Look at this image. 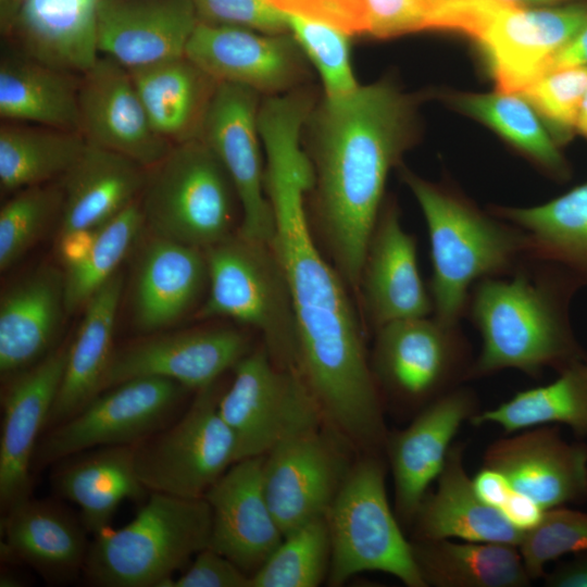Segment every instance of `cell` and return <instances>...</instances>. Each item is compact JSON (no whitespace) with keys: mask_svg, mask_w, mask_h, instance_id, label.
I'll list each match as a JSON object with an SVG mask.
<instances>
[{"mask_svg":"<svg viewBox=\"0 0 587 587\" xmlns=\"http://www.w3.org/2000/svg\"><path fill=\"white\" fill-rule=\"evenodd\" d=\"M301 133V122L290 115L271 117L260 128L265 192L275 222L272 245L297 323V373L324 423L357 452L377 453L388 435L384 400L342 277L325 260L310 229L304 201L313 171Z\"/></svg>","mask_w":587,"mask_h":587,"instance_id":"cell-1","label":"cell"},{"mask_svg":"<svg viewBox=\"0 0 587 587\" xmlns=\"http://www.w3.org/2000/svg\"><path fill=\"white\" fill-rule=\"evenodd\" d=\"M413 101L387 82L324 98L307 120L316 227L334 266L360 290L390 170L412 142Z\"/></svg>","mask_w":587,"mask_h":587,"instance_id":"cell-2","label":"cell"},{"mask_svg":"<svg viewBox=\"0 0 587 587\" xmlns=\"http://www.w3.org/2000/svg\"><path fill=\"white\" fill-rule=\"evenodd\" d=\"M580 282L565 268L528 258L512 274L485 278L471 289L466 315L482 338L470 380L503 370L538 378L587 358L570 320Z\"/></svg>","mask_w":587,"mask_h":587,"instance_id":"cell-3","label":"cell"},{"mask_svg":"<svg viewBox=\"0 0 587 587\" xmlns=\"http://www.w3.org/2000/svg\"><path fill=\"white\" fill-rule=\"evenodd\" d=\"M402 178L426 222L432 260L429 294L434 316L459 324L472 287L512 274L528 254L525 233L479 210L458 191L402 170Z\"/></svg>","mask_w":587,"mask_h":587,"instance_id":"cell-4","label":"cell"},{"mask_svg":"<svg viewBox=\"0 0 587 587\" xmlns=\"http://www.w3.org/2000/svg\"><path fill=\"white\" fill-rule=\"evenodd\" d=\"M211 525L204 498L150 492L128 524L93 536L83 575L100 587H165L209 547Z\"/></svg>","mask_w":587,"mask_h":587,"instance_id":"cell-5","label":"cell"},{"mask_svg":"<svg viewBox=\"0 0 587 587\" xmlns=\"http://www.w3.org/2000/svg\"><path fill=\"white\" fill-rule=\"evenodd\" d=\"M203 251L209 290L195 317H230L254 327L262 334L272 360L297 373L298 333L294 304L272 242L247 237L237 230Z\"/></svg>","mask_w":587,"mask_h":587,"instance_id":"cell-6","label":"cell"},{"mask_svg":"<svg viewBox=\"0 0 587 587\" xmlns=\"http://www.w3.org/2000/svg\"><path fill=\"white\" fill-rule=\"evenodd\" d=\"M329 586L363 572H383L408 587H426L386 491V465L379 453L354 460L329 505Z\"/></svg>","mask_w":587,"mask_h":587,"instance_id":"cell-7","label":"cell"},{"mask_svg":"<svg viewBox=\"0 0 587 587\" xmlns=\"http://www.w3.org/2000/svg\"><path fill=\"white\" fill-rule=\"evenodd\" d=\"M139 200L153 236L204 250L235 233L236 189L200 138L173 145L147 168Z\"/></svg>","mask_w":587,"mask_h":587,"instance_id":"cell-8","label":"cell"},{"mask_svg":"<svg viewBox=\"0 0 587 587\" xmlns=\"http://www.w3.org/2000/svg\"><path fill=\"white\" fill-rule=\"evenodd\" d=\"M474 359L460 323L421 316L377 328L371 366L384 403L415 415L469 382Z\"/></svg>","mask_w":587,"mask_h":587,"instance_id":"cell-9","label":"cell"},{"mask_svg":"<svg viewBox=\"0 0 587 587\" xmlns=\"http://www.w3.org/2000/svg\"><path fill=\"white\" fill-rule=\"evenodd\" d=\"M215 383L197 390L168 426L135 445L138 479L149 492L203 498L237 462L236 440L218 412Z\"/></svg>","mask_w":587,"mask_h":587,"instance_id":"cell-10","label":"cell"},{"mask_svg":"<svg viewBox=\"0 0 587 587\" xmlns=\"http://www.w3.org/2000/svg\"><path fill=\"white\" fill-rule=\"evenodd\" d=\"M187 390L174 380L146 376L100 392L74 416L41 435L32 471L92 448L138 444L180 415L178 408Z\"/></svg>","mask_w":587,"mask_h":587,"instance_id":"cell-11","label":"cell"},{"mask_svg":"<svg viewBox=\"0 0 587 587\" xmlns=\"http://www.w3.org/2000/svg\"><path fill=\"white\" fill-rule=\"evenodd\" d=\"M218 412L235 437L237 461L265 455L285 439L324 423L301 377L277 365L265 347L234 366Z\"/></svg>","mask_w":587,"mask_h":587,"instance_id":"cell-12","label":"cell"},{"mask_svg":"<svg viewBox=\"0 0 587 587\" xmlns=\"http://www.w3.org/2000/svg\"><path fill=\"white\" fill-rule=\"evenodd\" d=\"M353 451L323 423L285 439L265 454L264 491L284 535L325 516L354 462Z\"/></svg>","mask_w":587,"mask_h":587,"instance_id":"cell-13","label":"cell"},{"mask_svg":"<svg viewBox=\"0 0 587 587\" xmlns=\"http://www.w3.org/2000/svg\"><path fill=\"white\" fill-rule=\"evenodd\" d=\"M255 90L218 83L209 103L200 136L227 171L242 210L238 232L272 242L274 214L265 192L258 127Z\"/></svg>","mask_w":587,"mask_h":587,"instance_id":"cell-14","label":"cell"},{"mask_svg":"<svg viewBox=\"0 0 587 587\" xmlns=\"http://www.w3.org/2000/svg\"><path fill=\"white\" fill-rule=\"evenodd\" d=\"M587 25V4L551 8L503 5L475 41L497 90L521 95L545 74L551 58Z\"/></svg>","mask_w":587,"mask_h":587,"instance_id":"cell-15","label":"cell"},{"mask_svg":"<svg viewBox=\"0 0 587 587\" xmlns=\"http://www.w3.org/2000/svg\"><path fill=\"white\" fill-rule=\"evenodd\" d=\"M185 55L217 83L271 96L292 91L307 73L304 54L290 33L264 34L199 21Z\"/></svg>","mask_w":587,"mask_h":587,"instance_id":"cell-16","label":"cell"},{"mask_svg":"<svg viewBox=\"0 0 587 587\" xmlns=\"http://www.w3.org/2000/svg\"><path fill=\"white\" fill-rule=\"evenodd\" d=\"M478 412L476 392L462 385L419 411L407 427L388 432L384 452L401 525H412L429 486L444 469L455 435Z\"/></svg>","mask_w":587,"mask_h":587,"instance_id":"cell-17","label":"cell"},{"mask_svg":"<svg viewBox=\"0 0 587 587\" xmlns=\"http://www.w3.org/2000/svg\"><path fill=\"white\" fill-rule=\"evenodd\" d=\"M250 352L237 329L217 327L162 334L114 350L100 392L136 377H162L199 390ZM99 392V394H100Z\"/></svg>","mask_w":587,"mask_h":587,"instance_id":"cell-18","label":"cell"},{"mask_svg":"<svg viewBox=\"0 0 587 587\" xmlns=\"http://www.w3.org/2000/svg\"><path fill=\"white\" fill-rule=\"evenodd\" d=\"M68 345L10 376L2 395L0 434L1 513L32 497V462L63 378Z\"/></svg>","mask_w":587,"mask_h":587,"instance_id":"cell-19","label":"cell"},{"mask_svg":"<svg viewBox=\"0 0 587 587\" xmlns=\"http://www.w3.org/2000/svg\"><path fill=\"white\" fill-rule=\"evenodd\" d=\"M79 128L87 143L123 154L146 168L172 143L153 129L127 67L101 55L80 75Z\"/></svg>","mask_w":587,"mask_h":587,"instance_id":"cell-20","label":"cell"},{"mask_svg":"<svg viewBox=\"0 0 587 587\" xmlns=\"http://www.w3.org/2000/svg\"><path fill=\"white\" fill-rule=\"evenodd\" d=\"M483 465L545 510L587 498V446L564 440L557 425L507 434L486 448Z\"/></svg>","mask_w":587,"mask_h":587,"instance_id":"cell-21","label":"cell"},{"mask_svg":"<svg viewBox=\"0 0 587 587\" xmlns=\"http://www.w3.org/2000/svg\"><path fill=\"white\" fill-rule=\"evenodd\" d=\"M264 457L235 462L203 497L212 517L209 547L250 576L284 538L264 491Z\"/></svg>","mask_w":587,"mask_h":587,"instance_id":"cell-22","label":"cell"},{"mask_svg":"<svg viewBox=\"0 0 587 587\" xmlns=\"http://www.w3.org/2000/svg\"><path fill=\"white\" fill-rule=\"evenodd\" d=\"M198 23L195 0H100L98 50L128 70L180 58Z\"/></svg>","mask_w":587,"mask_h":587,"instance_id":"cell-23","label":"cell"},{"mask_svg":"<svg viewBox=\"0 0 587 587\" xmlns=\"http://www.w3.org/2000/svg\"><path fill=\"white\" fill-rule=\"evenodd\" d=\"M359 291L374 330L433 312L430 294L419 270L416 240L402 227L395 203L380 209L366 247Z\"/></svg>","mask_w":587,"mask_h":587,"instance_id":"cell-24","label":"cell"},{"mask_svg":"<svg viewBox=\"0 0 587 587\" xmlns=\"http://www.w3.org/2000/svg\"><path fill=\"white\" fill-rule=\"evenodd\" d=\"M87 533L65 507L29 497L2 513L1 558L34 569L49 583L73 582L83 575Z\"/></svg>","mask_w":587,"mask_h":587,"instance_id":"cell-25","label":"cell"},{"mask_svg":"<svg viewBox=\"0 0 587 587\" xmlns=\"http://www.w3.org/2000/svg\"><path fill=\"white\" fill-rule=\"evenodd\" d=\"M208 285L202 249L153 236L139 257L133 285V320L138 330L157 333L193 308Z\"/></svg>","mask_w":587,"mask_h":587,"instance_id":"cell-26","label":"cell"},{"mask_svg":"<svg viewBox=\"0 0 587 587\" xmlns=\"http://www.w3.org/2000/svg\"><path fill=\"white\" fill-rule=\"evenodd\" d=\"M464 444L453 442L434 491L422 500L412 522L415 540L460 539L519 548L524 534L476 494L467 476Z\"/></svg>","mask_w":587,"mask_h":587,"instance_id":"cell-27","label":"cell"},{"mask_svg":"<svg viewBox=\"0 0 587 587\" xmlns=\"http://www.w3.org/2000/svg\"><path fill=\"white\" fill-rule=\"evenodd\" d=\"M64 311V276L51 265L37 267L2 295V376H12L34 365L53 350L50 348Z\"/></svg>","mask_w":587,"mask_h":587,"instance_id":"cell-28","label":"cell"},{"mask_svg":"<svg viewBox=\"0 0 587 587\" xmlns=\"http://www.w3.org/2000/svg\"><path fill=\"white\" fill-rule=\"evenodd\" d=\"M53 490L75 503L79 519L93 536L109 527L121 502L142 501L150 494L138 479L135 445L85 450L53 464Z\"/></svg>","mask_w":587,"mask_h":587,"instance_id":"cell-29","label":"cell"},{"mask_svg":"<svg viewBox=\"0 0 587 587\" xmlns=\"http://www.w3.org/2000/svg\"><path fill=\"white\" fill-rule=\"evenodd\" d=\"M147 168L117 152L87 143L62 177L60 235L97 229L137 200Z\"/></svg>","mask_w":587,"mask_h":587,"instance_id":"cell-30","label":"cell"},{"mask_svg":"<svg viewBox=\"0 0 587 587\" xmlns=\"http://www.w3.org/2000/svg\"><path fill=\"white\" fill-rule=\"evenodd\" d=\"M100 0H24L11 36L20 52L47 65L82 75L100 57Z\"/></svg>","mask_w":587,"mask_h":587,"instance_id":"cell-31","label":"cell"},{"mask_svg":"<svg viewBox=\"0 0 587 587\" xmlns=\"http://www.w3.org/2000/svg\"><path fill=\"white\" fill-rule=\"evenodd\" d=\"M122 290L123 276L117 272L85 305L45 432L74 416L99 395L114 352L113 336Z\"/></svg>","mask_w":587,"mask_h":587,"instance_id":"cell-32","label":"cell"},{"mask_svg":"<svg viewBox=\"0 0 587 587\" xmlns=\"http://www.w3.org/2000/svg\"><path fill=\"white\" fill-rule=\"evenodd\" d=\"M155 133L172 145L199 138L217 82L186 55L129 70Z\"/></svg>","mask_w":587,"mask_h":587,"instance_id":"cell-33","label":"cell"},{"mask_svg":"<svg viewBox=\"0 0 587 587\" xmlns=\"http://www.w3.org/2000/svg\"><path fill=\"white\" fill-rule=\"evenodd\" d=\"M80 75L18 51L0 63V116L7 122L37 124L80 133Z\"/></svg>","mask_w":587,"mask_h":587,"instance_id":"cell-34","label":"cell"},{"mask_svg":"<svg viewBox=\"0 0 587 587\" xmlns=\"http://www.w3.org/2000/svg\"><path fill=\"white\" fill-rule=\"evenodd\" d=\"M489 212L525 233L529 258L557 264L587 286V183L539 205Z\"/></svg>","mask_w":587,"mask_h":587,"instance_id":"cell-35","label":"cell"},{"mask_svg":"<svg viewBox=\"0 0 587 587\" xmlns=\"http://www.w3.org/2000/svg\"><path fill=\"white\" fill-rule=\"evenodd\" d=\"M411 544L426 587H525L532 582L515 546L454 539Z\"/></svg>","mask_w":587,"mask_h":587,"instance_id":"cell-36","label":"cell"},{"mask_svg":"<svg viewBox=\"0 0 587 587\" xmlns=\"http://www.w3.org/2000/svg\"><path fill=\"white\" fill-rule=\"evenodd\" d=\"M471 425L495 424L505 434L540 425H565L587 437V358L559 372L544 386L521 390L499 405L476 413Z\"/></svg>","mask_w":587,"mask_h":587,"instance_id":"cell-37","label":"cell"},{"mask_svg":"<svg viewBox=\"0 0 587 587\" xmlns=\"http://www.w3.org/2000/svg\"><path fill=\"white\" fill-rule=\"evenodd\" d=\"M86 147L77 132L4 121L0 127L1 190L16 192L62 178Z\"/></svg>","mask_w":587,"mask_h":587,"instance_id":"cell-38","label":"cell"},{"mask_svg":"<svg viewBox=\"0 0 587 587\" xmlns=\"http://www.w3.org/2000/svg\"><path fill=\"white\" fill-rule=\"evenodd\" d=\"M451 102L463 113L480 121L558 180L570 176V167L558 142L526 101L516 93H457Z\"/></svg>","mask_w":587,"mask_h":587,"instance_id":"cell-39","label":"cell"},{"mask_svg":"<svg viewBox=\"0 0 587 587\" xmlns=\"http://www.w3.org/2000/svg\"><path fill=\"white\" fill-rule=\"evenodd\" d=\"M139 198L97 228L93 247L80 263L65 267L64 302L66 312L87 304L90 298L114 275L132 249L143 226Z\"/></svg>","mask_w":587,"mask_h":587,"instance_id":"cell-40","label":"cell"},{"mask_svg":"<svg viewBox=\"0 0 587 587\" xmlns=\"http://www.w3.org/2000/svg\"><path fill=\"white\" fill-rule=\"evenodd\" d=\"M329 564L330 540L323 516L284 535L251 575V587H316L327 579Z\"/></svg>","mask_w":587,"mask_h":587,"instance_id":"cell-41","label":"cell"},{"mask_svg":"<svg viewBox=\"0 0 587 587\" xmlns=\"http://www.w3.org/2000/svg\"><path fill=\"white\" fill-rule=\"evenodd\" d=\"M286 16L289 33L320 74L325 97L353 92L360 85L351 64V35L322 22L294 14Z\"/></svg>","mask_w":587,"mask_h":587,"instance_id":"cell-42","label":"cell"},{"mask_svg":"<svg viewBox=\"0 0 587 587\" xmlns=\"http://www.w3.org/2000/svg\"><path fill=\"white\" fill-rule=\"evenodd\" d=\"M62 191L37 185L16 191L0 211V270L5 271L37 241Z\"/></svg>","mask_w":587,"mask_h":587,"instance_id":"cell-43","label":"cell"},{"mask_svg":"<svg viewBox=\"0 0 587 587\" xmlns=\"http://www.w3.org/2000/svg\"><path fill=\"white\" fill-rule=\"evenodd\" d=\"M587 89V66H570L542 74L521 93L536 111L558 145L576 130Z\"/></svg>","mask_w":587,"mask_h":587,"instance_id":"cell-44","label":"cell"},{"mask_svg":"<svg viewBox=\"0 0 587 587\" xmlns=\"http://www.w3.org/2000/svg\"><path fill=\"white\" fill-rule=\"evenodd\" d=\"M519 550L532 579L542 577L547 563L587 552V513L564 507L546 510L541 522L524 534Z\"/></svg>","mask_w":587,"mask_h":587,"instance_id":"cell-45","label":"cell"},{"mask_svg":"<svg viewBox=\"0 0 587 587\" xmlns=\"http://www.w3.org/2000/svg\"><path fill=\"white\" fill-rule=\"evenodd\" d=\"M448 0H365V34L391 38L433 30L434 21Z\"/></svg>","mask_w":587,"mask_h":587,"instance_id":"cell-46","label":"cell"},{"mask_svg":"<svg viewBox=\"0 0 587 587\" xmlns=\"http://www.w3.org/2000/svg\"><path fill=\"white\" fill-rule=\"evenodd\" d=\"M195 4L200 22L273 35L289 33L286 13L267 0H195Z\"/></svg>","mask_w":587,"mask_h":587,"instance_id":"cell-47","label":"cell"},{"mask_svg":"<svg viewBox=\"0 0 587 587\" xmlns=\"http://www.w3.org/2000/svg\"><path fill=\"white\" fill-rule=\"evenodd\" d=\"M286 14L322 22L349 35L365 34V0H267Z\"/></svg>","mask_w":587,"mask_h":587,"instance_id":"cell-48","label":"cell"},{"mask_svg":"<svg viewBox=\"0 0 587 587\" xmlns=\"http://www.w3.org/2000/svg\"><path fill=\"white\" fill-rule=\"evenodd\" d=\"M165 587H251V576L225 555L207 547Z\"/></svg>","mask_w":587,"mask_h":587,"instance_id":"cell-49","label":"cell"},{"mask_svg":"<svg viewBox=\"0 0 587 587\" xmlns=\"http://www.w3.org/2000/svg\"><path fill=\"white\" fill-rule=\"evenodd\" d=\"M500 512L511 525L527 533L541 522L546 510L528 496L513 489Z\"/></svg>","mask_w":587,"mask_h":587,"instance_id":"cell-50","label":"cell"},{"mask_svg":"<svg viewBox=\"0 0 587 587\" xmlns=\"http://www.w3.org/2000/svg\"><path fill=\"white\" fill-rule=\"evenodd\" d=\"M472 483L477 496L499 511L513 491L509 479L501 472L484 465L473 477Z\"/></svg>","mask_w":587,"mask_h":587,"instance_id":"cell-51","label":"cell"},{"mask_svg":"<svg viewBox=\"0 0 587 587\" xmlns=\"http://www.w3.org/2000/svg\"><path fill=\"white\" fill-rule=\"evenodd\" d=\"M97 229H77L60 235L59 252L65 267L76 265L90 253Z\"/></svg>","mask_w":587,"mask_h":587,"instance_id":"cell-52","label":"cell"},{"mask_svg":"<svg viewBox=\"0 0 587 587\" xmlns=\"http://www.w3.org/2000/svg\"><path fill=\"white\" fill-rule=\"evenodd\" d=\"M577 554L579 555L545 573V586L587 587V552Z\"/></svg>","mask_w":587,"mask_h":587,"instance_id":"cell-53","label":"cell"},{"mask_svg":"<svg viewBox=\"0 0 587 587\" xmlns=\"http://www.w3.org/2000/svg\"><path fill=\"white\" fill-rule=\"evenodd\" d=\"M570 66H587V25L551 58L545 73Z\"/></svg>","mask_w":587,"mask_h":587,"instance_id":"cell-54","label":"cell"},{"mask_svg":"<svg viewBox=\"0 0 587 587\" xmlns=\"http://www.w3.org/2000/svg\"><path fill=\"white\" fill-rule=\"evenodd\" d=\"M24 0H0V28L5 37H10L21 13Z\"/></svg>","mask_w":587,"mask_h":587,"instance_id":"cell-55","label":"cell"},{"mask_svg":"<svg viewBox=\"0 0 587 587\" xmlns=\"http://www.w3.org/2000/svg\"><path fill=\"white\" fill-rule=\"evenodd\" d=\"M576 132L587 138V89L582 100L576 122Z\"/></svg>","mask_w":587,"mask_h":587,"instance_id":"cell-56","label":"cell"},{"mask_svg":"<svg viewBox=\"0 0 587 587\" xmlns=\"http://www.w3.org/2000/svg\"><path fill=\"white\" fill-rule=\"evenodd\" d=\"M514 5L517 7H529V5H536V4H552L558 3L566 0H505Z\"/></svg>","mask_w":587,"mask_h":587,"instance_id":"cell-57","label":"cell"},{"mask_svg":"<svg viewBox=\"0 0 587 587\" xmlns=\"http://www.w3.org/2000/svg\"><path fill=\"white\" fill-rule=\"evenodd\" d=\"M21 580L13 573L2 572L0 576V586L1 587H15L21 586Z\"/></svg>","mask_w":587,"mask_h":587,"instance_id":"cell-58","label":"cell"}]
</instances>
